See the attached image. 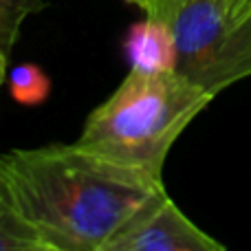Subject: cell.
Listing matches in <instances>:
<instances>
[{
	"instance_id": "obj_1",
	"label": "cell",
	"mask_w": 251,
	"mask_h": 251,
	"mask_svg": "<svg viewBox=\"0 0 251 251\" xmlns=\"http://www.w3.org/2000/svg\"><path fill=\"white\" fill-rule=\"evenodd\" d=\"M163 183L77 143L0 154V194L40 231L51 251H106Z\"/></svg>"
},
{
	"instance_id": "obj_2",
	"label": "cell",
	"mask_w": 251,
	"mask_h": 251,
	"mask_svg": "<svg viewBox=\"0 0 251 251\" xmlns=\"http://www.w3.org/2000/svg\"><path fill=\"white\" fill-rule=\"evenodd\" d=\"M212 100L176 71L130 69L117 91L86 117L75 143L163 183L168 152Z\"/></svg>"
},
{
	"instance_id": "obj_3",
	"label": "cell",
	"mask_w": 251,
	"mask_h": 251,
	"mask_svg": "<svg viewBox=\"0 0 251 251\" xmlns=\"http://www.w3.org/2000/svg\"><path fill=\"white\" fill-rule=\"evenodd\" d=\"M170 26L174 71L209 95L251 75V16L234 13L227 0H183Z\"/></svg>"
},
{
	"instance_id": "obj_4",
	"label": "cell",
	"mask_w": 251,
	"mask_h": 251,
	"mask_svg": "<svg viewBox=\"0 0 251 251\" xmlns=\"http://www.w3.org/2000/svg\"><path fill=\"white\" fill-rule=\"evenodd\" d=\"M225 245L196 227L161 190L108 243L106 251H223Z\"/></svg>"
},
{
	"instance_id": "obj_5",
	"label": "cell",
	"mask_w": 251,
	"mask_h": 251,
	"mask_svg": "<svg viewBox=\"0 0 251 251\" xmlns=\"http://www.w3.org/2000/svg\"><path fill=\"white\" fill-rule=\"evenodd\" d=\"M124 51L130 69L174 71L176 66V42L172 26L159 18L146 16V20L130 26Z\"/></svg>"
},
{
	"instance_id": "obj_6",
	"label": "cell",
	"mask_w": 251,
	"mask_h": 251,
	"mask_svg": "<svg viewBox=\"0 0 251 251\" xmlns=\"http://www.w3.org/2000/svg\"><path fill=\"white\" fill-rule=\"evenodd\" d=\"M0 251H51L40 231L4 194H0Z\"/></svg>"
},
{
	"instance_id": "obj_7",
	"label": "cell",
	"mask_w": 251,
	"mask_h": 251,
	"mask_svg": "<svg viewBox=\"0 0 251 251\" xmlns=\"http://www.w3.org/2000/svg\"><path fill=\"white\" fill-rule=\"evenodd\" d=\"M7 77L9 95L22 106H40L51 95V79L38 64H18Z\"/></svg>"
},
{
	"instance_id": "obj_8",
	"label": "cell",
	"mask_w": 251,
	"mask_h": 251,
	"mask_svg": "<svg viewBox=\"0 0 251 251\" xmlns=\"http://www.w3.org/2000/svg\"><path fill=\"white\" fill-rule=\"evenodd\" d=\"M47 7L44 0H0V49L11 55L22 22Z\"/></svg>"
},
{
	"instance_id": "obj_9",
	"label": "cell",
	"mask_w": 251,
	"mask_h": 251,
	"mask_svg": "<svg viewBox=\"0 0 251 251\" xmlns=\"http://www.w3.org/2000/svg\"><path fill=\"white\" fill-rule=\"evenodd\" d=\"M181 2H183V0H154V4H152V11L146 13V16L159 18V20H163V22H168V25H170L172 16L176 13V9L181 7Z\"/></svg>"
},
{
	"instance_id": "obj_10",
	"label": "cell",
	"mask_w": 251,
	"mask_h": 251,
	"mask_svg": "<svg viewBox=\"0 0 251 251\" xmlns=\"http://www.w3.org/2000/svg\"><path fill=\"white\" fill-rule=\"evenodd\" d=\"M227 4L238 16H251V0H227Z\"/></svg>"
},
{
	"instance_id": "obj_11",
	"label": "cell",
	"mask_w": 251,
	"mask_h": 251,
	"mask_svg": "<svg viewBox=\"0 0 251 251\" xmlns=\"http://www.w3.org/2000/svg\"><path fill=\"white\" fill-rule=\"evenodd\" d=\"M7 60H9V55L0 49V86H2V82H4V77H7Z\"/></svg>"
},
{
	"instance_id": "obj_12",
	"label": "cell",
	"mask_w": 251,
	"mask_h": 251,
	"mask_svg": "<svg viewBox=\"0 0 251 251\" xmlns=\"http://www.w3.org/2000/svg\"><path fill=\"white\" fill-rule=\"evenodd\" d=\"M130 4H137L139 9H143L146 13H150L152 11V4H154V0H128Z\"/></svg>"
}]
</instances>
